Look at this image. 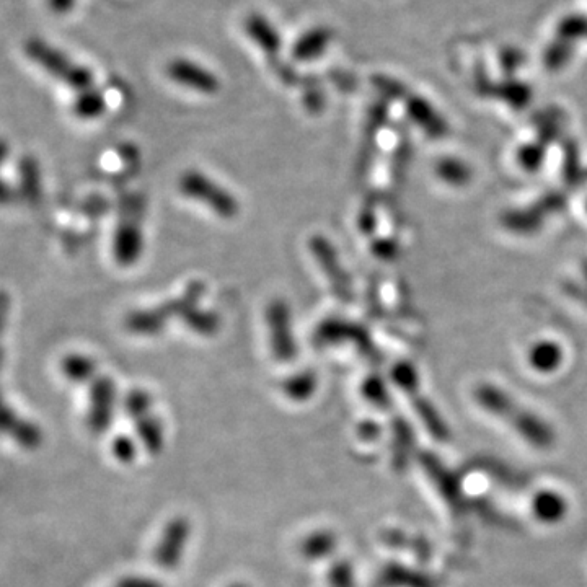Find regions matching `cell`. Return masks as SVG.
Returning <instances> with one entry per match:
<instances>
[{
  "label": "cell",
  "instance_id": "6da1fadb",
  "mask_svg": "<svg viewBox=\"0 0 587 587\" xmlns=\"http://www.w3.org/2000/svg\"><path fill=\"white\" fill-rule=\"evenodd\" d=\"M204 291H206L204 283L193 281L188 284L181 296L175 297L172 301L164 302L159 307L137 310V312L129 314L126 318L128 332L134 333V335H157L164 330L168 320L175 317L183 318L191 309L198 307V302L201 301Z\"/></svg>",
  "mask_w": 587,
  "mask_h": 587
},
{
  "label": "cell",
  "instance_id": "7a4b0ae2",
  "mask_svg": "<svg viewBox=\"0 0 587 587\" xmlns=\"http://www.w3.org/2000/svg\"><path fill=\"white\" fill-rule=\"evenodd\" d=\"M25 53L31 61L43 67L48 74L61 80L72 89L79 90V93L92 89V72L76 64L71 58H67L66 54L61 53L54 46L48 45L46 41L38 40V38L27 41Z\"/></svg>",
  "mask_w": 587,
  "mask_h": 587
},
{
  "label": "cell",
  "instance_id": "3957f363",
  "mask_svg": "<svg viewBox=\"0 0 587 587\" xmlns=\"http://www.w3.org/2000/svg\"><path fill=\"white\" fill-rule=\"evenodd\" d=\"M178 190L186 198L195 199L208 206L216 216L222 219H234L239 216L240 204L224 186L217 185L212 178L206 177L198 170H188L178 180Z\"/></svg>",
  "mask_w": 587,
  "mask_h": 587
},
{
  "label": "cell",
  "instance_id": "277c9868",
  "mask_svg": "<svg viewBox=\"0 0 587 587\" xmlns=\"http://www.w3.org/2000/svg\"><path fill=\"white\" fill-rule=\"evenodd\" d=\"M266 325L270 333L271 349L278 361H292L296 358L297 346L292 328V314L283 299H273L266 309Z\"/></svg>",
  "mask_w": 587,
  "mask_h": 587
},
{
  "label": "cell",
  "instance_id": "5b68a950",
  "mask_svg": "<svg viewBox=\"0 0 587 587\" xmlns=\"http://www.w3.org/2000/svg\"><path fill=\"white\" fill-rule=\"evenodd\" d=\"M310 253L315 256L318 266L325 273V278L332 286L333 292L343 302H351L353 299V284L349 279L348 271L341 265L340 256L330 240L323 235H314L309 240Z\"/></svg>",
  "mask_w": 587,
  "mask_h": 587
},
{
  "label": "cell",
  "instance_id": "8992f818",
  "mask_svg": "<svg viewBox=\"0 0 587 587\" xmlns=\"http://www.w3.org/2000/svg\"><path fill=\"white\" fill-rule=\"evenodd\" d=\"M371 338L361 325L348 322L345 318H327L323 320L312 335V343L317 346L354 343L359 349L369 348Z\"/></svg>",
  "mask_w": 587,
  "mask_h": 587
},
{
  "label": "cell",
  "instance_id": "52a82bcc",
  "mask_svg": "<svg viewBox=\"0 0 587 587\" xmlns=\"http://www.w3.org/2000/svg\"><path fill=\"white\" fill-rule=\"evenodd\" d=\"M167 76L175 84L183 85L186 89L196 90L204 95H214L221 89V82L214 72L188 59H173L172 62H168Z\"/></svg>",
  "mask_w": 587,
  "mask_h": 587
},
{
  "label": "cell",
  "instance_id": "ba28073f",
  "mask_svg": "<svg viewBox=\"0 0 587 587\" xmlns=\"http://www.w3.org/2000/svg\"><path fill=\"white\" fill-rule=\"evenodd\" d=\"M144 237L136 222H123L113 239V255L118 265L133 266L142 255Z\"/></svg>",
  "mask_w": 587,
  "mask_h": 587
},
{
  "label": "cell",
  "instance_id": "9c48e42d",
  "mask_svg": "<svg viewBox=\"0 0 587 587\" xmlns=\"http://www.w3.org/2000/svg\"><path fill=\"white\" fill-rule=\"evenodd\" d=\"M245 31L252 38L253 43L265 51L268 58H278L281 51V36L268 18L260 14L248 15L245 20Z\"/></svg>",
  "mask_w": 587,
  "mask_h": 587
},
{
  "label": "cell",
  "instance_id": "30bf717a",
  "mask_svg": "<svg viewBox=\"0 0 587 587\" xmlns=\"http://www.w3.org/2000/svg\"><path fill=\"white\" fill-rule=\"evenodd\" d=\"M333 31L332 28L320 27L312 28L296 41V45L292 48V56L297 61H312L322 56L323 51L332 43Z\"/></svg>",
  "mask_w": 587,
  "mask_h": 587
},
{
  "label": "cell",
  "instance_id": "8fae6325",
  "mask_svg": "<svg viewBox=\"0 0 587 587\" xmlns=\"http://www.w3.org/2000/svg\"><path fill=\"white\" fill-rule=\"evenodd\" d=\"M403 102L407 106L408 115L411 116V120H415L416 123L420 124L421 128L426 129L433 136L442 134L444 124H442L439 116L434 113L433 108H431V105L426 100H423L421 97H413V95L407 93L405 98H403Z\"/></svg>",
  "mask_w": 587,
  "mask_h": 587
},
{
  "label": "cell",
  "instance_id": "7c38bea8",
  "mask_svg": "<svg viewBox=\"0 0 587 587\" xmlns=\"http://www.w3.org/2000/svg\"><path fill=\"white\" fill-rule=\"evenodd\" d=\"M181 320L185 322L186 327L198 333V335H216L219 332V328H221V318H219L216 312L199 309V307L191 309Z\"/></svg>",
  "mask_w": 587,
  "mask_h": 587
},
{
  "label": "cell",
  "instance_id": "4fadbf2b",
  "mask_svg": "<svg viewBox=\"0 0 587 587\" xmlns=\"http://www.w3.org/2000/svg\"><path fill=\"white\" fill-rule=\"evenodd\" d=\"M106 100L98 90L90 89L80 92L74 102V113L80 120H97L105 113Z\"/></svg>",
  "mask_w": 587,
  "mask_h": 587
},
{
  "label": "cell",
  "instance_id": "5bb4252c",
  "mask_svg": "<svg viewBox=\"0 0 587 587\" xmlns=\"http://www.w3.org/2000/svg\"><path fill=\"white\" fill-rule=\"evenodd\" d=\"M557 38L574 45L576 41L587 38V17L581 14L566 15L557 28Z\"/></svg>",
  "mask_w": 587,
  "mask_h": 587
},
{
  "label": "cell",
  "instance_id": "9a60e30c",
  "mask_svg": "<svg viewBox=\"0 0 587 587\" xmlns=\"http://www.w3.org/2000/svg\"><path fill=\"white\" fill-rule=\"evenodd\" d=\"M573 46L568 41L555 38L543 53V64H545L548 71H558V69L565 66L566 62L570 61L571 56H573Z\"/></svg>",
  "mask_w": 587,
  "mask_h": 587
},
{
  "label": "cell",
  "instance_id": "2e32d148",
  "mask_svg": "<svg viewBox=\"0 0 587 587\" xmlns=\"http://www.w3.org/2000/svg\"><path fill=\"white\" fill-rule=\"evenodd\" d=\"M284 389H286V393H289L292 397H307V395H310L312 390L315 389V376L314 374H310V372L297 374V376L291 377V379L287 380Z\"/></svg>",
  "mask_w": 587,
  "mask_h": 587
},
{
  "label": "cell",
  "instance_id": "e0dca14e",
  "mask_svg": "<svg viewBox=\"0 0 587 587\" xmlns=\"http://www.w3.org/2000/svg\"><path fill=\"white\" fill-rule=\"evenodd\" d=\"M372 84L376 85V89L382 95H385L387 98H392V100H403L408 93L405 85L400 84L398 80L390 79V77L374 76L372 77Z\"/></svg>",
  "mask_w": 587,
  "mask_h": 587
},
{
  "label": "cell",
  "instance_id": "ac0fdd59",
  "mask_svg": "<svg viewBox=\"0 0 587 587\" xmlns=\"http://www.w3.org/2000/svg\"><path fill=\"white\" fill-rule=\"evenodd\" d=\"M64 367H66L69 376L79 377V379H84V377L90 376L95 371L93 362L89 358H85V356L67 358L66 362H64Z\"/></svg>",
  "mask_w": 587,
  "mask_h": 587
},
{
  "label": "cell",
  "instance_id": "d6986e66",
  "mask_svg": "<svg viewBox=\"0 0 587 587\" xmlns=\"http://www.w3.org/2000/svg\"><path fill=\"white\" fill-rule=\"evenodd\" d=\"M560 358V353H558V349L555 348L553 345H542L539 348L534 349V353H532V359H534V364L540 367H550L555 364Z\"/></svg>",
  "mask_w": 587,
  "mask_h": 587
},
{
  "label": "cell",
  "instance_id": "ffe728a7",
  "mask_svg": "<svg viewBox=\"0 0 587 587\" xmlns=\"http://www.w3.org/2000/svg\"><path fill=\"white\" fill-rule=\"evenodd\" d=\"M522 61H524V54H522L519 49H503V53H501V64H503V67L506 69V71H516L517 67L521 66Z\"/></svg>",
  "mask_w": 587,
  "mask_h": 587
},
{
  "label": "cell",
  "instance_id": "44dd1931",
  "mask_svg": "<svg viewBox=\"0 0 587 587\" xmlns=\"http://www.w3.org/2000/svg\"><path fill=\"white\" fill-rule=\"evenodd\" d=\"M77 0H46L48 9L56 15H64L72 10V7L76 5Z\"/></svg>",
  "mask_w": 587,
  "mask_h": 587
},
{
  "label": "cell",
  "instance_id": "7402d4cb",
  "mask_svg": "<svg viewBox=\"0 0 587 587\" xmlns=\"http://www.w3.org/2000/svg\"><path fill=\"white\" fill-rule=\"evenodd\" d=\"M393 252H395L393 243L385 242V240L374 243V253L380 258H390V256H393Z\"/></svg>",
  "mask_w": 587,
  "mask_h": 587
}]
</instances>
